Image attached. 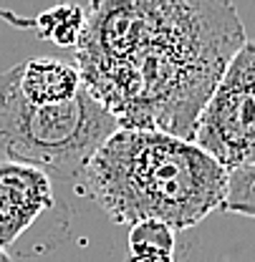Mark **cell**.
<instances>
[{"label": "cell", "mask_w": 255, "mask_h": 262, "mask_svg": "<svg viewBox=\"0 0 255 262\" xmlns=\"http://www.w3.org/2000/svg\"><path fill=\"white\" fill-rule=\"evenodd\" d=\"M245 43L232 3L101 0L86 5L73 51L84 86L122 129L194 141L207 101Z\"/></svg>", "instance_id": "6da1fadb"}, {"label": "cell", "mask_w": 255, "mask_h": 262, "mask_svg": "<svg viewBox=\"0 0 255 262\" xmlns=\"http://www.w3.org/2000/svg\"><path fill=\"white\" fill-rule=\"evenodd\" d=\"M230 171L194 141L149 129H119L89 162L81 192L116 225H200L223 209Z\"/></svg>", "instance_id": "7a4b0ae2"}, {"label": "cell", "mask_w": 255, "mask_h": 262, "mask_svg": "<svg viewBox=\"0 0 255 262\" xmlns=\"http://www.w3.org/2000/svg\"><path fill=\"white\" fill-rule=\"evenodd\" d=\"M119 129L116 116L86 86L73 101L35 106L21 94L15 66L0 73V149L13 162L81 182L94 154Z\"/></svg>", "instance_id": "3957f363"}, {"label": "cell", "mask_w": 255, "mask_h": 262, "mask_svg": "<svg viewBox=\"0 0 255 262\" xmlns=\"http://www.w3.org/2000/svg\"><path fill=\"white\" fill-rule=\"evenodd\" d=\"M68 229V207L56 196L53 174L33 164L0 162V247L10 257L48 252Z\"/></svg>", "instance_id": "277c9868"}, {"label": "cell", "mask_w": 255, "mask_h": 262, "mask_svg": "<svg viewBox=\"0 0 255 262\" xmlns=\"http://www.w3.org/2000/svg\"><path fill=\"white\" fill-rule=\"evenodd\" d=\"M194 144L227 171L255 164V40L230 61L197 121Z\"/></svg>", "instance_id": "5b68a950"}, {"label": "cell", "mask_w": 255, "mask_h": 262, "mask_svg": "<svg viewBox=\"0 0 255 262\" xmlns=\"http://www.w3.org/2000/svg\"><path fill=\"white\" fill-rule=\"evenodd\" d=\"M15 73L23 98L35 106L73 101L84 89L79 66L58 58H26L15 66Z\"/></svg>", "instance_id": "8992f818"}, {"label": "cell", "mask_w": 255, "mask_h": 262, "mask_svg": "<svg viewBox=\"0 0 255 262\" xmlns=\"http://www.w3.org/2000/svg\"><path fill=\"white\" fill-rule=\"evenodd\" d=\"M35 31L56 46L76 48L86 31V8L81 5H58L35 18Z\"/></svg>", "instance_id": "52a82bcc"}, {"label": "cell", "mask_w": 255, "mask_h": 262, "mask_svg": "<svg viewBox=\"0 0 255 262\" xmlns=\"http://www.w3.org/2000/svg\"><path fill=\"white\" fill-rule=\"evenodd\" d=\"M131 260H162L174 257V229L164 222H139L129 229Z\"/></svg>", "instance_id": "ba28073f"}, {"label": "cell", "mask_w": 255, "mask_h": 262, "mask_svg": "<svg viewBox=\"0 0 255 262\" xmlns=\"http://www.w3.org/2000/svg\"><path fill=\"white\" fill-rule=\"evenodd\" d=\"M223 212L255 220V164L230 171V187Z\"/></svg>", "instance_id": "9c48e42d"}, {"label": "cell", "mask_w": 255, "mask_h": 262, "mask_svg": "<svg viewBox=\"0 0 255 262\" xmlns=\"http://www.w3.org/2000/svg\"><path fill=\"white\" fill-rule=\"evenodd\" d=\"M0 262H13V257H10V255L3 250V247H0Z\"/></svg>", "instance_id": "30bf717a"}, {"label": "cell", "mask_w": 255, "mask_h": 262, "mask_svg": "<svg viewBox=\"0 0 255 262\" xmlns=\"http://www.w3.org/2000/svg\"><path fill=\"white\" fill-rule=\"evenodd\" d=\"M131 262H174V257H162V260H131Z\"/></svg>", "instance_id": "8fae6325"}]
</instances>
